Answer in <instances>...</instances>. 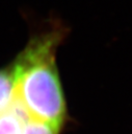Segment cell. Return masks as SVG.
Here are the masks:
<instances>
[{
	"instance_id": "6da1fadb",
	"label": "cell",
	"mask_w": 132,
	"mask_h": 134,
	"mask_svg": "<svg viewBox=\"0 0 132 134\" xmlns=\"http://www.w3.org/2000/svg\"><path fill=\"white\" fill-rule=\"evenodd\" d=\"M61 31L35 35L12 63L16 99L31 119L62 127L65 100L55 63Z\"/></svg>"
},
{
	"instance_id": "7a4b0ae2",
	"label": "cell",
	"mask_w": 132,
	"mask_h": 134,
	"mask_svg": "<svg viewBox=\"0 0 132 134\" xmlns=\"http://www.w3.org/2000/svg\"><path fill=\"white\" fill-rule=\"evenodd\" d=\"M29 115L16 99L14 105L0 114V134H23Z\"/></svg>"
},
{
	"instance_id": "3957f363",
	"label": "cell",
	"mask_w": 132,
	"mask_h": 134,
	"mask_svg": "<svg viewBox=\"0 0 132 134\" xmlns=\"http://www.w3.org/2000/svg\"><path fill=\"white\" fill-rule=\"evenodd\" d=\"M16 100L12 67L0 69V114L7 111Z\"/></svg>"
},
{
	"instance_id": "277c9868",
	"label": "cell",
	"mask_w": 132,
	"mask_h": 134,
	"mask_svg": "<svg viewBox=\"0 0 132 134\" xmlns=\"http://www.w3.org/2000/svg\"><path fill=\"white\" fill-rule=\"evenodd\" d=\"M60 129L61 126L30 118L25 125L23 134H58Z\"/></svg>"
}]
</instances>
